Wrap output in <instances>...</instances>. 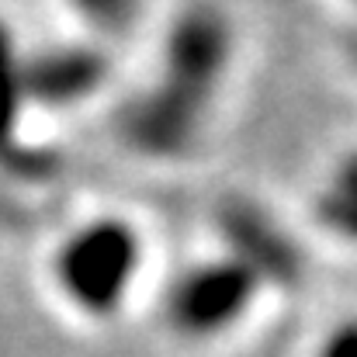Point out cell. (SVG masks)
Returning a JSON list of instances; mask_svg holds the SVG:
<instances>
[{
    "label": "cell",
    "instance_id": "obj_4",
    "mask_svg": "<svg viewBox=\"0 0 357 357\" xmlns=\"http://www.w3.org/2000/svg\"><path fill=\"white\" fill-rule=\"evenodd\" d=\"M219 233L229 246V257L239 260L264 284H295L302 278V253L264 208L250 202H229L219 208Z\"/></svg>",
    "mask_w": 357,
    "mask_h": 357
},
{
    "label": "cell",
    "instance_id": "obj_9",
    "mask_svg": "<svg viewBox=\"0 0 357 357\" xmlns=\"http://www.w3.org/2000/svg\"><path fill=\"white\" fill-rule=\"evenodd\" d=\"M351 59H354V66H357V31H354V38H351Z\"/></svg>",
    "mask_w": 357,
    "mask_h": 357
},
{
    "label": "cell",
    "instance_id": "obj_1",
    "mask_svg": "<svg viewBox=\"0 0 357 357\" xmlns=\"http://www.w3.org/2000/svg\"><path fill=\"white\" fill-rule=\"evenodd\" d=\"M229 52L233 31L222 10H184L167 35L160 80L121 108V139L142 156H184L205 125L215 87L229 66Z\"/></svg>",
    "mask_w": 357,
    "mask_h": 357
},
{
    "label": "cell",
    "instance_id": "obj_8",
    "mask_svg": "<svg viewBox=\"0 0 357 357\" xmlns=\"http://www.w3.org/2000/svg\"><path fill=\"white\" fill-rule=\"evenodd\" d=\"M316 357H357V319H344L326 333Z\"/></svg>",
    "mask_w": 357,
    "mask_h": 357
},
{
    "label": "cell",
    "instance_id": "obj_3",
    "mask_svg": "<svg viewBox=\"0 0 357 357\" xmlns=\"http://www.w3.org/2000/svg\"><path fill=\"white\" fill-rule=\"evenodd\" d=\"M257 291L260 281L239 260H205L174 281L167 295V319L181 337H219L246 316Z\"/></svg>",
    "mask_w": 357,
    "mask_h": 357
},
{
    "label": "cell",
    "instance_id": "obj_2",
    "mask_svg": "<svg viewBox=\"0 0 357 357\" xmlns=\"http://www.w3.org/2000/svg\"><path fill=\"white\" fill-rule=\"evenodd\" d=\"M142 243L121 219H94L70 233L56 253V281L63 295L87 316H115L139 274Z\"/></svg>",
    "mask_w": 357,
    "mask_h": 357
},
{
    "label": "cell",
    "instance_id": "obj_7",
    "mask_svg": "<svg viewBox=\"0 0 357 357\" xmlns=\"http://www.w3.org/2000/svg\"><path fill=\"white\" fill-rule=\"evenodd\" d=\"M316 222L333 236L357 243V149L337 163L316 195Z\"/></svg>",
    "mask_w": 357,
    "mask_h": 357
},
{
    "label": "cell",
    "instance_id": "obj_6",
    "mask_svg": "<svg viewBox=\"0 0 357 357\" xmlns=\"http://www.w3.org/2000/svg\"><path fill=\"white\" fill-rule=\"evenodd\" d=\"M24 108V91H21V56L14 49L10 28L0 21V167L14 170V174H49L52 160L45 153L24 149L17 142V121Z\"/></svg>",
    "mask_w": 357,
    "mask_h": 357
},
{
    "label": "cell",
    "instance_id": "obj_5",
    "mask_svg": "<svg viewBox=\"0 0 357 357\" xmlns=\"http://www.w3.org/2000/svg\"><path fill=\"white\" fill-rule=\"evenodd\" d=\"M108 80V56L91 45H52L21 59L24 101L45 108H70L87 101Z\"/></svg>",
    "mask_w": 357,
    "mask_h": 357
}]
</instances>
